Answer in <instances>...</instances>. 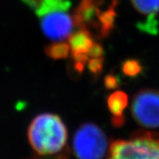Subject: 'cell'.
<instances>
[{
  "label": "cell",
  "mask_w": 159,
  "mask_h": 159,
  "mask_svg": "<svg viewBox=\"0 0 159 159\" xmlns=\"http://www.w3.org/2000/svg\"><path fill=\"white\" fill-rule=\"evenodd\" d=\"M27 137L38 155H55L69 147L67 126L59 115L51 112L36 115L28 126Z\"/></svg>",
  "instance_id": "1"
},
{
  "label": "cell",
  "mask_w": 159,
  "mask_h": 159,
  "mask_svg": "<svg viewBox=\"0 0 159 159\" xmlns=\"http://www.w3.org/2000/svg\"><path fill=\"white\" fill-rule=\"evenodd\" d=\"M106 159H159V132L137 130L110 143Z\"/></svg>",
  "instance_id": "2"
},
{
  "label": "cell",
  "mask_w": 159,
  "mask_h": 159,
  "mask_svg": "<svg viewBox=\"0 0 159 159\" xmlns=\"http://www.w3.org/2000/svg\"><path fill=\"white\" fill-rule=\"evenodd\" d=\"M104 131L95 123H83L75 131L72 151L76 159H104L110 148Z\"/></svg>",
  "instance_id": "3"
},
{
  "label": "cell",
  "mask_w": 159,
  "mask_h": 159,
  "mask_svg": "<svg viewBox=\"0 0 159 159\" xmlns=\"http://www.w3.org/2000/svg\"><path fill=\"white\" fill-rule=\"evenodd\" d=\"M131 114L137 125L144 128H159V90L142 89L134 94Z\"/></svg>",
  "instance_id": "4"
},
{
  "label": "cell",
  "mask_w": 159,
  "mask_h": 159,
  "mask_svg": "<svg viewBox=\"0 0 159 159\" xmlns=\"http://www.w3.org/2000/svg\"><path fill=\"white\" fill-rule=\"evenodd\" d=\"M73 17L66 11L51 12L42 17L41 28L46 37L53 41H62L72 34Z\"/></svg>",
  "instance_id": "5"
},
{
  "label": "cell",
  "mask_w": 159,
  "mask_h": 159,
  "mask_svg": "<svg viewBox=\"0 0 159 159\" xmlns=\"http://www.w3.org/2000/svg\"><path fill=\"white\" fill-rule=\"evenodd\" d=\"M107 0H80L73 13V20L75 27L79 29L94 30L95 34L98 27V19L103 10Z\"/></svg>",
  "instance_id": "6"
},
{
  "label": "cell",
  "mask_w": 159,
  "mask_h": 159,
  "mask_svg": "<svg viewBox=\"0 0 159 159\" xmlns=\"http://www.w3.org/2000/svg\"><path fill=\"white\" fill-rule=\"evenodd\" d=\"M119 0H111L109 6L103 9L98 19V27L96 32L97 39L102 40L107 38L115 27V21L117 18V6Z\"/></svg>",
  "instance_id": "7"
},
{
  "label": "cell",
  "mask_w": 159,
  "mask_h": 159,
  "mask_svg": "<svg viewBox=\"0 0 159 159\" xmlns=\"http://www.w3.org/2000/svg\"><path fill=\"white\" fill-rule=\"evenodd\" d=\"M94 43L93 34L89 29H79L69 36L70 54H88Z\"/></svg>",
  "instance_id": "8"
},
{
  "label": "cell",
  "mask_w": 159,
  "mask_h": 159,
  "mask_svg": "<svg viewBox=\"0 0 159 159\" xmlns=\"http://www.w3.org/2000/svg\"><path fill=\"white\" fill-rule=\"evenodd\" d=\"M128 105V96L121 90L111 93L107 98V106L112 118L124 117V111Z\"/></svg>",
  "instance_id": "9"
},
{
  "label": "cell",
  "mask_w": 159,
  "mask_h": 159,
  "mask_svg": "<svg viewBox=\"0 0 159 159\" xmlns=\"http://www.w3.org/2000/svg\"><path fill=\"white\" fill-rule=\"evenodd\" d=\"M71 5L70 0H42L34 12L38 17L42 18L51 12L68 11Z\"/></svg>",
  "instance_id": "10"
},
{
  "label": "cell",
  "mask_w": 159,
  "mask_h": 159,
  "mask_svg": "<svg viewBox=\"0 0 159 159\" xmlns=\"http://www.w3.org/2000/svg\"><path fill=\"white\" fill-rule=\"evenodd\" d=\"M44 52L48 57L53 60L64 59L68 57L71 49L67 43L57 41L51 43L44 48Z\"/></svg>",
  "instance_id": "11"
},
{
  "label": "cell",
  "mask_w": 159,
  "mask_h": 159,
  "mask_svg": "<svg viewBox=\"0 0 159 159\" xmlns=\"http://www.w3.org/2000/svg\"><path fill=\"white\" fill-rule=\"evenodd\" d=\"M137 11L142 14H157L159 12V0H131Z\"/></svg>",
  "instance_id": "12"
},
{
  "label": "cell",
  "mask_w": 159,
  "mask_h": 159,
  "mask_svg": "<svg viewBox=\"0 0 159 159\" xmlns=\"http://www.w3.org/2000/svg\"><path fill=\"white\" fill-rule=\"evenodd\" d=\"M142 62L135 58H127L121 63V71L124 75L130 78H136L142 73Z\"/></svg>",
  "instance_id": "13"
},
{
  "label": "cell",
  "mask_w": 159,
  "mask_h": 159,
  "mask_svg": "<svg viewBox=\"0 0 159 159\" xmlns=\"http://www.w3.org/2000/svg\"><path fill=\"white\" fill-rule=\"evenodd\" d=\"M158 20L157 14H149L148 17L142 22L137 24V28L142 32H145L149 34H157L158 33Z\"/></svg>",
  "instance_id": "14"
},
{
  "label": "cell",
  "mask_w": 159,
  "mask_h": 159,
  "mask_svg": "<svg viewBox=\"0 0 159 159\" xmlns=\"http://www.w3.org/2000/svg\"><path fill=\"white\" fill-rule=\"evenodd\" d=\"M70 157H71V148L68 147L65 150H63L62 152L55 155H38L34 153L23 159H70Z\"/></svg>",
  "instance_id": "15"
},
{
  "label": "cell",
  "mask_w": 159,
  "mask_h": 159,
  "mask_svg": "<svg viewBox=\"0 0 159 159\" xmlns=\"http://www.w3.org/2000/svg\"><path fill=\"white\" fill-rule=\"evenodd\" d=\"M103 64H104L103 57L91 58L90 60H89V62H88V68L92 74V75H94L97 78L102 74V69H103Z\"/></svg>",
  "instance_id": "16"
},
{
  "label": "cell",
  "mask_w": 159,
  "mask_h": 159,
  "mask_svg": "<svg viewBox=\"0 0 159 159\" xmlns=\"http://www.w3.org/2000/svg\"><path fill=\"white\" fill-rule=\"evenodd\" d=\"M103 85L109 90L118 89L119 87V77L112 73H109L108 74L105 75L103 79Z\"/></svg>",
  "instance_id": "17"
},
{
  "label": "cell",
  "mask_w": 159,
  "mask_h": 159,
  "mask_svg": "<svg viewBox=\"0 0 159 159\" xmlns=\"http://www.w3.org/2000/svg\"><path fill=\"white\" fill-rule=\"evenodd\" d=\"M89 57L91 58H95V57H102L104 54V50L100 43H94L93 45L91 46L89 51L88 52Z\"/></svg>",
  "instance_id": "18"
},
{
  "label": "cell",
  "mask_w": 159,
  "mask_h": 159,
  "mask_svg": "<svg viewBox=\"0 0 159 159\" xmlns=\"http://www.w3.org/2000/svg\"><path fill=\"white\" fill-rule=\"evenodd\" d=\"M24 4H26L27 6H29L31 9H33L34 11H35L38 6H39L40 3L42 0H21Z\"/></svg>",
  "instance_id": "19"
},
{
  "label": "cell",
  "mask_w": 159,
  "mask_h": 159,
  "mask_svg": "<svg viewBox=\"0 0 159 159\" xmlns=\"http://www.w3.org/2000/svg\"><path fill=\"white\" fill-rule=\"evenodd\" d=\"M111 122L112 125L115 126V127H121V126H123L124 124H125V117H122V118H112L111 117Z\"/></svg>",
  "instance_id": "20"
}]
</instances>
